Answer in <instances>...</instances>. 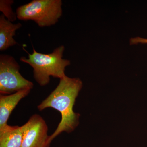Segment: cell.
I'll return each mask as SVG.
<instances>
[{
    "mask_svg": "<svg viewBox=\"0 0 147 147\" xmlns=\"http://www.w3.org/2000/svg\"><path fill=\"white\" fill-rule=\"evenodd\" d=\"M65 49L64 45H61L52 53L46 54L38 53L33 48V53H28V58L22 57L20 61L32 67L35 80L43 86L49 84L50 76L61 79L66 75L65 68L71 62L63 58Z\"/></svg>",
    "mask_w": 147,
    "mask_h": 147,
    "instance_id": "cell-2",
    "label": "cell"
},
{
    "mask_svg": "<svg viewBox=\"0 0 147 147\" xmlns=\"http://www.w3.org/2000/svg\"><path fill=\"white\" fill-rule=\"evenodd\" d=\"M83 87L79 78H70L65 75L60 79L56 88L37 106L39 111L47 108H54L60 113L61 119L55 131L49 136L48 146L62 132L71 133L79 125L80 115L74 111L76 98Z\"/></svg>",
    "mask_w": 147,
    "mask_h": 147,
    "instance_id": "cell-1",
    "label": "cell"
},
{
    "mask_svg": "<svg viewBox=\"0 0 147 147\" xmlns=\"http://www.w3.org/2000/svg\"><path fill=\"white\" fill-rule=\"evenodd\" d=\"M21 126L24 137L21 147H49L48 126L41 116L33 115Z\"/></svg>",
    "mask_w": 147,
    "mask_h": 147,
    "instance_id": "cell-5",
    "label": "cell"
},
{
    "mask_svg": "<svg viewBox=\"0 0 147 147\" xmlns=\"http://www.w3.org/2000/svg\"><path fill=\"white\" fill-rule=\"evenodd\" d=\"M22 26L21 23L13 24L3 14L0 16V50L5 51L17 44L13 39L16 31Z\"/></svg>",
    "mask_w": 147,
    "mask_h": 147,
    "instance_id": "cell-7",
    "label": "cell"
},
{
    "mask_svg": "<svg viewBox=\"0 0 147 147\" xmlns=\"http://www.w3.org/2000/svg\"><path fill=\"white\" fill-rule=\"evenodd\" d=\"M30 90H24L9 95H0V128L5 126L11 113L21 99L27 96Z\"/></svg>",
    "mask_w": 147,
    "mask_h": 147,
    "instance_id": "cell-6",
    "label": "cell"
},
{
    "mask_svg": "<svg viewBox=\"0 0 147 147\" xmlns=\"http://www.w3.org/2000/svg\"><path fill=\"white\" fill-rule=\"evenodd\" d=\"M23 137L22 126L7 124L0 128V147H21Z\"/></svg>",
    "mask_w": 147,
    "mask_h": 147,
    "instance_id": "cell-8",
    "label": "cell"
},
{
    "mask_svg": "<svg viewBox=\"0 0 147 147\" xmlns=\"http://www.w3.org/2000/svg\"><path fill=\"white\" fill-rule=\"evenodd\" d=\"M130 45H137L138 44H147V39L140 37L131 38L129 40Z\"/></svg>",
    "mask_w": 147,
    "mask_h": 147,
    "instance_id": "cell-10",
    "label": "cell"
},
{
    "mask_svg": "<svg viewBox=\"0 0 147 147\" xmlns=\"http://www.w3.org/2000/svg\"><path fill=\"white\" fill-rule=\"evenodd\" d=\"M14 3L13 0H1L0 11L7 19L11 22H13L17 18L16 13L12 10L11 5Z\"/></svg>",
    "mask_w": 147,
    "mask_h": 147,
    "instance_id": "cell-9",
    "label": "cell"
},
{
    "mask_svg": "<svg viewBox=\"0 0 147 147\" xmlns=\"http://www.w3.org/2000/svg\"><path fill=\"white\" fill-rule=\"evenodd\" d=\"M61 0H33L16 9L17 18L31 20L39 27H49L57 24L63 13Z\"/></svg>",
    "mask_w": 147,
    "mask_h": 147,
    "instance_id": "cell-3",
    "label": "cell"
},
{
    "mask_svg": "<svg viewBox=\"0 0 147 147\" xmlns=\"http://www.w3.org/2000/svg\"><path fill=\"white\" fill-rule=\"evenodd\" d=\"M20 65L10 55H0V93L13 94L17 92L30 90L32 82L25 79L20 73Z\"/></svg>",
    "mask_w": 147,
    "mask_h": 147,
    "instance_id": "cell-4",
    "label": "cell"
}]
</instances>
